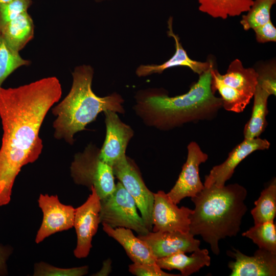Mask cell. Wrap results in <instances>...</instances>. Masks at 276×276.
Masks as SVG:
<instances>
[{
	"mask_svg": "<svg viewBox=\"0 0 276 276\" xmlns=\"http://www.w3.org/2000/svg\"><path fill=\"white\" fill-rule=\"evenodd\" d=\"M247 194L246 188L238 183L204 187L191 197L195 208L190 216V233L194 236H201L212 251L218 255L219 240L236 236L240 230L247 211Z\"/></svg>",
	"mask_w": 276,
	"mask_h": 276,
	"instance_id": "cell-3",
	"label": "cell"
},
{
	"mask_svg": "<svg viewBox=\"0 0 276 276\" xmlns=\"http://www.w3.org/2000/svg\"><path fill=\"white\" fill-rule=\"evenodd\" d=\"M193 210L178 208L164 191L154 193L152 212V232L188 233L190 231V216Z\"/></svg>",
	"mask_w": 276,
	"mask_h": 276,
	"instance_id": "cell-11",
	"label": "cell"
},
{
	"mask_svg": "<svg viewBox=\"0 0 276 276\" xmlns=\"http://www.w3.org/2000/svg\"><path fill=\"white\" fill-rule=\"evenodd\" d=\"M156 263L162 269H176L180 271L181 275L189 276L204 266H209L211 257L208 249L199 248L190 256L185 252H177L157 259Z\"/></svg>",
	"mask_w": 276,
	"mask_h": 276,
	"instance_id": "cell-19",
	"label": "cell"
},
{
	"mask_svg": "<svg viewBox=\"0 0 276 276\" xmlns=\"http://www.w3.org/2000/svg\"><path fill=\"white\" fill-rule=\"evenodd\" d=\"M129 271L137 276H179L180 274L169 273L162 271H157L142 265L133 263L129 266Z\"/></svg>",
	"mask_w": 276,
	"mask_h": 276,
	"instance_id": "cell-32",
	"label": "cell"
},
{
	"mask_svg": "<svg viewBox=\"0 0 276 276\" xmlns=\"http://www.w3.org/2000/svg\"><path fill=\"white\" fill-rule=\"evenodd\" d=\"M211 89L215 94L218 91L221 96L222 107L226 110L235 112L243 111L250 99L223 84L217 76L215 69H211Z\"/></svg>",
	"mask_w": 276,
	"mask_h": 276,
	"instance_id": "cell-24",
	"label": "cell"
},
{
	"mask_svg": "<svg viewBox=\"0 0 276 276\" xmlns=\"http://www.w3.org/2000/svg\"><path fill=\"white\" fill-rule=\"evenodd\" d=\"M104 113L106 136L99 156L112 167L126 156V148L134 131L130 126L120 120L117 112L107 110Z\"/></svg>",
	"mask_w": 276,
	"mask_h": 276,
	"instance_id": "cell-12",
	"label": "cell"
},
{
	"mask_svg": "<svg viewBox=\"0 0 276 276\" xmlns=\"http://www.w3.org/2000/svg\"><path fill=\"white\" fill-rule=\"evenodd\" d=\"M219 80L228 87L249 99L253 97L258 84V73L254 68H245L238 59L229 65L226 73L221 74L215 69Z\"/></svg>",
	"mask_w": 276,
	"mask_h": 276,
	"instance_id": "cell-18",
	"label": "cell"
},
{
	"mask_svg": "<svg viewBox=\"0 0 276 276\" xmlns=\"http://www.w3.org/2000/svg\"><path fill=\"white\" fill-rule=\"evenodd\" d=\"M276 0H255L247 13L242 16L240 24L244 30L261 26L270 19V11Z\"/></svg>",
	"mask_w": 276,
	"mask_h": 276,
	"instance_id": "cell-27",
	"label": "cell"
},
{
	"mask_svg": "<svg viewBox=\"0 0 276 276\" xmlns=\"http://www.w3.org/2000/svg\"><path fill=\"white\" fill-rule=\"evenodd\" d=\"M103 231L124 248L129 258L134 263L139 264L157 271H162L156 263V258L149 246L131 229L124 227H112L102 223Z\"/></svg>",
	"mask_w": 276,
	"mask_h": 276,
	"instance_id": "cell-17",
	"label": "cell"
},
{
	"mask_svg": "<svg viewBox=\"0 0 276 276\" xmlns=\"http://www.w3.org/2000/svg\"><path fill=\"white\" fill-rule=\"evenodd\" d=\"M270 145L267 140L259 137L252 139H244L232 150L223 163L212 168L209 174L205 177L204 187H209L212 185L217 187L224 186L240 163L256 151L268 149Z\"/></svg>",
	"mask_w": 276,
	"mask_h": 276,
	"instance_id": "cell-14",
	"label": "cell"
},
{
	"mask_svg": "<svg viewBox=\"0 0 276 276\" xmlns=\"http://www.w3.org/2000/svg\"><path fill=\"white\" fill-rule=\"evenodd\" d=\"M111 261L110 259H107L103 262L101 269L93 275L96 276H106L108 275L111 271Z\"/></svg>",
	"mask_w": 276,
	"mask_h": 276,
	"instance_id": "cell-34",
	"label": "cell"
},
{
	"mask_svg": "<svg viewBox=\"0 0 276 276\" xmlns=\"http://www.w3.org/2000/svg\"><path fill=\"white\" fill-rule=\"evenodd\" d=\"M11 0H0V4L8 2Z\"/></svg>",
	"mask_w": 276,
	"mask_h": 276,
	"instance_id": "cell-35",
	"label": "cell"
},
{
	"mask_svg": "<svg viewBox=\"0 0 276 276\" xmlns=\"http://www.w3.org/2000/svg\"><path fill=\"white\" fill-rule=\"evenodd\" d=\"M253 30L256 34V40L259 43L276 41V28L271 19Z\"/></svg>",
	"mask_w": 276,
	"mask_h": 276,
	"instance_id": "cell-31",
	"label": "cell"
},
{
	"mask_svg": "<svg viewBox=\"0 0 276 276\" xmlns=\"http://www.w3.org/2000/svg\"><path fill=\"white\" fill-rule=\"evenodd\" d=\"M213 67L200 75L198 81L184 94L169 97L158 89L137 93L135 113L147 126L163 131L213 119L222 107V101L211 89Z\"/></svg>",
	"mask_w": 276,
	"mask_h": 276,
	"instance_id": "cell-2",
	"label": "cell"
},
{
	"mask_svg": "<svg viewBox=\"0 0 276 276\" xmlns=\"http://www.w3.org/2000/svg\"><path fill=\"white\" fill-rule=\"evenodd\" d=\"M132 197L122 184L118 181L114 191L100 199V223L112 227H124L134 231L139 235L150 231L136 210Z\"/></svg>",
	"mask_w": 276,
	"mask_h": 276,
	"instance_id": "cell-6",
	"label": "cell"
},
{
	"mask_svg": "<svg viewBox=\"0 0 276 276\" xmlns=\"http://www.w3.org/2000/svg\"><path fill=\"white\" fill-rule=\"evenodd\" d=\"M12 251L13 248L11 246L0 244V276L8 275L7 262Z\"/></svg>",
	"mask_w": 276,
	"mask_h": 276,
	"instance_id": "cell-33",
	"label": "cell"
},
{
	"mask_svg": "<svg viewBox=\"0 0 276 276\" xmlns=\"http://www.w3.org/2000/svg\"><path fill=\"white\" fill-rule=\"evenodd\" d=\"M32 0H11L0 4V29L22 13L28 11Z\"/></svg>",
	"mask_w": 276,
	"mask_h": 276,
	"instance_id": "cell-29",
	"label": "cell"
},
{
	"mask_svg": "<svg viewBox=\"0 0 276 276\" xmlns=\"http://www.w3.org/2000/svg\"><path fill=\"white\" fill-rule=\"evenodd\" d=\"M94 73L89 65L75 67L68 94L52 108V113L56 117L53 125L55 139L73 145L75 134L86 130L85 127L94 121L100 113L107 110L125 113L124 101L119 94L113 93L101 97L94 93L91 88Z\"/></svg>",
	"mask_w": 276,
	"mask_h": 276,
	"instance_id": "cell-4",
	"label": "cell"
},
{
	"mask_svg": "<svg viewBox=\"0 0 276 276\" xmlns=\"http://www.w3.org/2000/svg\"><path fill=\"white\" fill-rule=\"evenodd\" d=\"M88 266L73 268H60L44 262L35 263L33 275L34 276H82L88 272Z\"/></svg>",
	"mask_w": 276,
	"mask_h": 276,
	"instance_id": "cell-28",
	"label": "cell"
},
{
	"mask_svg": "<svg viewBox=\"0 0 276 276\" xmlns=\"http://www.w3.org/2000/svg\"><path fill=\"white\" fill-rule=\"evenodd\" d=\"M150 248L156 259L177 252H193L199 248L200 241L189 232H149L137 236Z\"/></svg>",
	"mask_w": 276,
	"mask_h": 276,
	"instance_id": "cell-13",
	"label": "cell"
},
{
	"mask_svg": "<svg viewBox=\"0 0 276 276\" xmlns=\"http://www.w3.org/2000/svg\"><path fill=\"white\" fill-rule=\"evenodd\" d=\"M251 211L254 224L274 221L276 215V180L274 178L261 193Z\"/></svg>",
	"mask_w": 276,
	"mask_h": 276,
	"instance_id": "cell-23",
	"label": "cell"
},
{
	"mask_svg": "<svg viewBox=\"0 0 276 276\" xmlns=\"http://www.w3.org/2000/svg\"><path fill=\"white\" fill-rule=\"evenodd\" d=\"M38 202L43 217L35 237L36 243H40L55 233L73 227L75 209L62 203L57 195L40 194Z\"/></svg>",
	"mask_w": 276,
	"mask_h": 276,
	"instance_id": "cell-10",
	"label": "cell"
},
{
	"mask_svg": "<svg viewBox=\"0 0 276 276\" xmlns=\"http://www.w3.org/2000/svg\"><path fill=\"white\" fill-rule=\"evenodd\" d=\"M0 34L12 49L19 52L34 37L33 20L28 11L24 12L2 27Z\"/></svg>",
	"mask_w": 276,
	"mask_h": 276,
	"instance_id": "cell-20",
	"label": "cell"
},
{
	"mask_svg": "<svg viewBox=\"0 0 276 276\" xmlns=\"http://www.w3.org/2000/svg\"><path fill=\"white\" fill-rule=\"evenodd\" d=\"M94 1H95L97 3H99V2H104V1H110V0H94Z\"/></svg>",
	"mask_w": 276,
	"mask_h": 276,
	"instance_id": "cell-36",
	"label": "cell"
},
{
	"mask_svg": "<svg viewBox=\"0 0 276 276\" xmlns=\"http://www.w3.org/2000/svg\"><path fill=\"white\" fill-rule=\"evenodd\" d=\"M242 235L250 239L259 248L276 253V225L274 221L255 224Z\"/></svg>",
	"mask_w": 276,
	"mask_h": 276,
	"instance_id": "cell-25",
	"label": "cell"
},
{
	"mask_svg": "<svg viewBox=\"0 0 276 276\" xmlns=\"http://www.w3.org/2000/svg\"><path fill=\"white\" fill-rule=\"evenodd\" d=\"M270 95L257 85L253 97L254 105L250 119L244 128V139H252L258 137L265 129L267 122V100Z\"/></svg>",
	"mask_w": 276,
	"mask_h": 276,
	"instance_id": "cell-21",
	"label": "cell"
},
{
	"mask_svg": "<svg viewBox=\"0 0 276 276\" xmlns=\"http://www.w3.org/2000/svg\"><path fill=\"white\" fill-rule=\"evenodd\" d=\"M168 36L172 37L175 41V52L167 61L160 64L141 65L136 70V74L139 77H146L153 74H161L169 68L183 66L190 68L193 72L201 75L213 66L211 60L201 62L191 59L186 50L183 48L178 36L173 30V18L170 17L168 20Z\"/></svg>",
	"mask_w": 276,
	"mask_h": 276,
	"instance_id": "cell-16",
	"label": "cell"
},
{
	"mask_svg": "<svg viewBox=\"0 0 276 276\" xmlns=\"http://www.w3.org/2000/svg\"><path fill=\"white\" fill-rule=\"evenodd\" d=\"M100 150L91 143L75 154L70 172L76 184L89 190L93 187L101 199L114 191L116 183L112 168L100 158Z\"/></svg>",
	"mask_w": 276,
	"mask_h": 276,
	"instance_id": "cell-5",
	"label": "cell"
},
{
	"mask_svg": "<svg viewBox=\"0 0 276 276\" xmlns=\"http://www.w3.org/2000/svg\"><path fill=\"white\" fill-rule=\"evenodd\" d=\"M227 254L235 259L228 264L231 276L276 275V253L259 248L254 256H248L233 248Z\"/></svg>",
	"mask_w": 276,
	"mask_h": 276,
	"instance_id": "cell-15",
	"label": "cell"
},
{
	"mask_svg": "<svg viewBox=\"0 0 276 276\" xmlns=\"http://www.w3.org/2000/svg\"><path fill=\"white\" fill-rule=\"evenodd\" d=\"M112 168L114 176L134 200L146 227L152 231L154 193L145 185L137 167L126 156Z\"/></svg>",
	"mask_w": 276,
	"mask_h": 276,
	"instance_id": "cell-7",
	"label": "cell"
},
{
	"mask_svg": "<svg viewBox=\"0 0 276 276\" xmlns=\"http://www.w3.org/2000/svg\"><path fill=\"white\" fill-rule=\"evenodd\" d=\"M30 63L29 60L22 58L19 52L12 49L0 34V87L14 71Z\"/></svg>",
	"mask_w": 276,
	"mask_h": 276,
	"instance_id": "cell-26",
	"label": "cell"
},
{
	"mask_svg": "<svg viewBox=\"0 0 276 276\" xmlns=\"http://www.w3.org/2000/svg\"><path fill=\"white\" fill-rule=\"evenodd\" d=\"M188 155L181 171L171 190L167 193L173 202L177 204L186 197H192L200 192L204 186L199 174V166L208 159L198 144L191 142L187 146Z\"/></svg>",
	"mask_w": 276,
	"mask_h": 276,
	"instance_id": "cell-9",
	"label": "cell"
},
{
	"mask_svg": "<svg viewBox=\"0 0 276 276\" xmlns=\"http://www.w3.org/2000/svg\"><path fill=\"white\" fill-rule=\"evenodd\" d=\"M199 10L214 18L226 19L247 12L254 0H198Z\"/></svg>",
	"mask_w": 276,
	"mask_h": 276,
	"instance_id": "cell-22",
	"label": "cell"
},
{
	"mask_svg": "<svg viewBox=\"0 0 276 276\" xmlns=\"http://www.w3.org/2000/svg\"><path fill=\"white\" fill-rule=\"evenodd\" d=\"M258 73V84L270 96L276 95V68L275 63L261 66L256 71Z\"/></svg>",
	"mask_w": 276,
	"mask_h": 276,
	"instance_id": "cell-30",
	"label": "cell"
},
{
	"mask_svg": "<svg viewBox=\"0 0 276 276\" xmlns=\"http://www.w3.org/2000/svg\"><path fill=\"white\" fill-rule=\"evenodd\" d=\"M86 201L75 209L74 227L77 235L74 255L78 259L88 256L92 247L93 237L96 234L100 222V198L95 188Z\"/></svg>",
	"mask_w": 276,
	"mask_h": 276,
	"instance_id": "cell-8",
	"label": "cell"
},
{
	"mask_svg": "<svg viewBox=\"0 0 276 276\" xmlns=\"http://www.w3.org/2000/svg\"><path fill=\"white\" fill-rule=\"evenodd\" d=\"M59 79L48 77L17 87H0L3 134L0 148V206L11 200L21 168L35 162L43 144L39 131L51 107L61 98Z\"/></svg>",
	"mask_w": 276,
	"mask_h": 276,
	"instance_id": "cell-1",
	"label": "cell"
}]
</instances>
